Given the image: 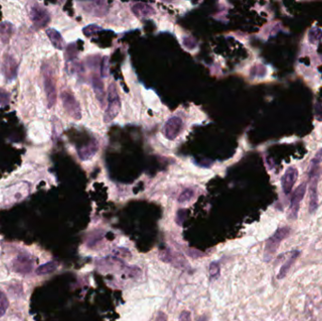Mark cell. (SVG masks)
Masks as SVG:
<instances>
[{"instance_id":"obj_1","label":"cell","mask_w":322,"mask_h":321,"mask_svg":"<svg viewBox=\"0 0 322 321\" xmlns=\"http://www.w3.org/2000/svg\"><path fill=\"white\" fill-rule=\"evenodd\" d=\"M27 11L28 17L36 28L46 27L50 21V14L48 10L38 2H28Z\"/></svg>"},{"instance_id":"obj_2","label":"cell","mask_w":322,"mask_h":321,"mask_svg":"<svg viewBox=\"0 0 322 321\" xmlns=\"http://www.w3.org/2000/svg\"><path fill=\"white\" fill-rule=\"evenodd\" d=\"M42 73H43L44 88L46 95L47 107L48 108H52L57 101V88H56V82L54 79L53 70L50 65L45 63L43 65Z\"/></svg>"},{"instance_id":"obj_3","label":"cell","mask_w":322,"mask_h":321,"mask_svg":"<svg viewBox=\"0 0 322 321\" xmlns=\"http://www.w3.org/2000/svg\"><path fill=\"white\" fill-rule=\"evenodd\" d=\"M290 233H291V229L289 227H282L279 228L277 231L268 239L266 242V246L264 250V260L266 262H268L269 260L272 259L279 249L281 242L286 240V238L290 235Z\"/></svg>"},{"instance_id":"obj_4","label":"cell","mask_w":322,"mask_h":321,"mask_svg":"<svg viewBox=\"0 0 322 321\" xmlns=\"http://www.w3.org/2000/svg\"><path fill=\"white\" fill-rule=\"evenodd\" d=\"M107 102L108 104L104 115V121L106 124L112 122L118 116L119 111L121 109V100L114 83H111L108 86Z\"/></svg>"},{"instance_id":"obj_5","label":"cell","mask_w":322,"mask_h":321,"mask_svg":"<svg viewBox=\"0 0 322 321\" xmlns=\"http://www.w3.org/2000/svg\"><path fill=\"white\" fill-rule=\"evenodd\" d=\"M61 98L63 102V108L65 109L67 114L77 121L80 120L82 117L80 106L77 98L74 96V94L68 90H63L61 93Z\"/></svg>"},{"instance_id":"obj_6","label":"cell","mask_w":322,"mask_h":321,"mask_svg":"<svg viewBox=\"0 0 322 321\" xmlns=\"http://www.w3.org/2000/svg\"><path fill=\"white\" fill-rule=\"evenodd\" d=\"M306 183L301 184L299 187H297L293 193V196L291 198L290 202V206H289V213H288V218L290 220H296L298 218L299 210H300V205L301 202L303 201L305 192H306Z\"/></svg>"},{"instance_id":"obj_7","label":"cell","mask_w":322,"mask_h":321,"mask_svg":"<svg viewBox=\"0 0 322 321\" xmlns=\"http://www.w3.org/2000/svg\"><path fill=\"white\" fill-rule=\"evenodd\" d=\"M183 131V121L180 117H170L163 128V133L170 141L175 140Z\"/></svg>"},{"instance_id":"obj_8","label":"cell","mask_w":322,"mask_h":321,"mask_svg":"<svg viewBox=\"0 0 322 321\" xmlns=\"http://www.w3.org/2000/svg\"><path fill=\"white\" fill-rule=\"evenodd\" d=\"M18 67L19 65L15 58L9 54H5L2 63V71L7 80L12 81L16 79Z\"/></svg>"},{"instance_id":"obj_9","label":"cell","mask_w":322,"mask_h":321,"mask_svg":"<svg viewBox=\"0 0 322 321\" xmlns=\"http://www.w3.org/2000/svg\"><path fill=\"white\" fill-rule=\"evenodd\" d=\"M159 256H160L161 261L170 263L176 268H185L188 266V262L186 261V259L184 258L181 254L171 251L170 249L161 250L159 253Z\"/></svg>"},{"instance_id":"obj_10","label":"cell","mask_w":322,"mask_h":321,"mask_svg":"<svg viewBox=\"0 0 322 321\" xmlns=\"http://www.w3.org/2000/svg\"><path fill=\"white\" fill-rule=\"evenodd\" d=\"M299 176V170L295 167H289L286 169L281 183L282 188L286 195H288L295 185L296 181Z\"/></svg>"},{"instance_id":"obj_11","label":"cell","mask_w":322,"mask_h":321,"mask_svg":"<svg viewBox=\"0 0 322 321\" xmlns=\"http://www.w3.org/2000/svg\"><path fill=\"white\" fill-rule=\"evenodd\" d=\"M33 268V261L28 255L21 254L13 261V269L21 274L29 273Z\"/></svg>"},{"instance_id":"obj_12","label":"cell","mask_w":322,"mask_h":321,"mask_svg":"<svg viewBox=\"0 0 322 321\" xmlns=\"http://www.w3.org/2000/svg\"><path fill=\"white\" fill-rule=\"evenodd\" d=\"M318 173L316 172L310 181L309 186V212L312 214L319 206V196H318Z\"/></svg>"},{"instance_id":"obj_13","label":"cell","mask_w":322,"mask_h":321,"mask_svg":"<svg viewBox=\"0 0 322 321\" xmlns=\"http://www.w3.org/2000/svg\"><path fill=\"white\" fill-rule=\"evenodd\" d=\"M84 9L96 17H103L107 13V3L104 1H94L85 3Z\"/></svg>"},{"instance_id":"obj_14","label":"cell","mask_w":322,"mask_h":321,"mask_svg":"<svg viewBox=\"0 0 322 321\" xmlns=\"http://www.w3.org/2000/svg\"><path fill=\"white\" fill-rule=\"evenodd\" d=\"M98 149V143L96 141H91L89 144L80 148L78 154L81 160H89L96 155Z\"/></svg>"},{"instance_id":"obj_15","label":"cell","mask_w":322,"mask_h":321,"mask_svg":"<svg viewBox=\"0 0 322 321\" xmlns=\"http://www.w3.org/2000/svg\"><path fill=\"white\" fill-rule=\"evenodd\" d=\"M131 10L139 18L150 17L156 13V10L152 6L146 3H135L131 7Z\"/></svg>"},{"instance_id":"obj_16","label":"cell","mask_w":322,"mask_h":321,"mask_svg":"<svg viewBox=\"0 0 322 321\" xmlns=\"http://www.w3.org/2000/svg\"><path fill=\"white\" fill-rule=\"evenodd\" d=\"M91 84L92 88L94 90V93L96 95V98L101 104V106H105V89H104V84L101 80V79L97 77L96 75L91 76Z\"/></svg>"},{"instance_id":"obj_17","label":"cell","mask_w":322,"mask_h":321,"mask_svg":"<svg viewBox=\"0 0 322 321\" xmlns=\"http://www.w3.org/2000/svg\"><path fill=\"white\" fill-rule=\"evenodd\" d=\"M300 254H301L300 250H293L290 252L289 257L285 262V264L282 266V268H280V271L278 272L277 279L281 280L287 275L291 266L294 264V262L300 256Z\"/></svg>"},{"instance_id":"obj_18","label":"cell","mask_w":322,"mask_h":321,"mask_svg":"<svg viewBox=\"0 0 322 321\" xmlns=\"http://www.w3.org/2000/svg\"><path fill=\"white\" fill-rule=\"evenodd\" d=\"M14 33V26L9 22L0 23V40L3 44L7 45Z\"/></svg>"},{"instance_id":"obj_19","label":"cell","mask_w":322,"mask_h":321,"mask_svg":"<svg viewBox=\"0 0 322 321\" xmlns=\"http://www.w3.org/2000/svg\"><path fill=\"white\" fill-rule=\"evenodd\" d=\"M45 32L54 47L59 50H63L65 43H64V40H63V36L61 35V33L54 28H47Z\"/></svg>"},{"instance_id":"obj_20","label":"cell","mask_w":322,"mask_h":321,"mask_svg":"<svg viewBox=\"0 0 322 321\" xmlns=\"http://www.w3.org/2000/svg\"><path fill=\"white\" fill-rule=\"evenodd\" d=\"M58 268V263L57 262H54V261H51V262H48V263H45L44 265L40 266L39 268H37L36 269V273L38 275H45V274H48V273H51L55 271L56 269Z\"/></svg>"},{"instance_id":"obj_21","label":"cell","mask_w":322,"mask_h":321,"mask_svg":"<svg viewBox=\"0 0 322 321\" xmlns=\"http://www.w3.org/2000/svg\"><path fill=\"white\" fill-rule=\"evenodd\" d=\"M322 38V30L320 27H313L309 30L308 40L311 44H316L320 42Z\"/></svg>"},{"instance_id":"obj_22","label":"cell","mask_w":322,"mask_h":321,"mask_svg":"<svg viewBox=\"0 0 322 321\" xmlns=\"http://www.w3.org/2000/svg\"><path fill=\"white\" fill-rule=\"evenodd\" d=\"M194 196V190L192 188H186L181 192L178 197V202L180 204H185L189 202Z\"/></svg>"},{"instance_id":"obj_23","label":"cell","mask_w":322,"mask_h":321,"mask_svg":"<svg viewBox=\"0 0 322 321\" xmlns=\"http://www.w3.org/2000/svg\"><path fill=\"white\" fill-rule=\"evenodd\" d=\"M8 307H9L8 298L0 290V318L5 315Z\"/></svg>"},{"instance_id":"obj_24","label":"cell","mask_w":322,"mask_h":321,"mask_svg":"<svg viewBox=\"0 0 322 321\" xmlns=\"http://www.w3.org/2000/svg\"><path fill=\"white\" fill-rule=\"evenodd\" d=\"M221 273V268H220V265L216 262H213L210 264L209 267V274H210V279L213 280H217Z\"/></svg>"},{"instance_id":"obj_25","label":"cell","mask_w":322,"mask_h":321,"mask_svg":"<svg viewBox=\"0 0 322 321\" xmlns=\"http://www.w3.org/2000/svg\"><path fill=\"white\" fill-rule=\"evenodd\" d=\"M52 126H53V137L54 139H57L60 137V135L62 133V124L60 122V120L56 117L52 118Z\"/></svg>"},{"instance_id":"obj_26","label":"cell","mask_w":322,"mask_h":321,"mask_svg":"<svg viewBox=\"0 0 322 321\" xmlns=\"http://www.w3.org/2000/svg\"><path fill=\"white\" fill-rule=\"evenodd\" d=\"M108 68H109V59L107 56L103 57L101 61V69H100V74L102 78H107L108 76Z\"/></svg>"},{"instance_id":"obj_27","label":"cell","mask_w":322,"mask_h":321,"mask_svg":"<svg viewBox=\"0 0 322 321\" xmlns=\"http://www.w3.org/2000/svg\"><path fill=\"white\" fill-rule=\"evenodd\" d=\"M9 101H10V94L9 91H7L3 88H0V106L5 107L9 105Z\"/></svg>"},{"instance_id":"obj_28","label":"cell","mask_w":322,"mask_h":321,"mask_svg":"<svg viewBox=\"0 0 322 321\" xmlns=\"http://www.w3.org/2000/svg\"><path fill=\"white\" fill-rule=\"evenodd\" d=\"M102 28L96 25H89L88 27L83 28V34L87 37H91V36L96 34Z\"/></svg>"},{"instance_id":"obj_29","label":"cell","mask_w":322,"mask_h":321,"mask_svg":"<svg viewBox=\"0 0 322 321\" xmlns=\"http://www.w3.org/2000/svg\"><path fill=\"white\" fill-rule=\"evenodd\" d=\"M183 43H184V45H185L188 49H189V50H191V49H193V48L196 47V43H195V41H194L193 39H191V38H184Z\"/></svg>"},{"instance_id":"obj_30","label":"cell","mask_w":322,"mask_h":321,"mask_svg":"<svg viewBox=\"0 0 322 321\" xmlns=\"http://www.w3.org/2000/svg\"><path fill=\"white\" fill-rule=\"evenodd\" d=\"M251 70H252V71H256L255 73H253V74H250L251 76H255V77H264V74L260 73V71H266V68H265L264 66H262V65H258V66L253 67Z\"/></svg>"},{"instance_id":"obj_31","label":"cell","mask_w":322,"mask_h":321,"mask_svg":"<svg viewBox=\"0 0 322 321\" xmlns=\"http://www.w3.org/2000/svg\"><path fill=\"white\" fill-rule=\"evenodd\" d=\"M322 148L319 151V152L317 153L316 155H315V157H314L313 160H312V163L313 164H315V165H318V164H320V163H322Z\"/></svg>"},{"instance_id":"obj_32","label":"cell","mask_w":322,"mask_h":321,"mask_svg":"<svg viewBox=\"0 0 322 321\" xmlns=\"http://www.w3.org/2000/svg\"><path fill=\"white\" fill-rule=\"evenodd\" d=\"M179 321H191V316L188 311H183L180 315Z\"/></svg>"},{"instance_id":"obj_33","label":"cell","mask_w":322,"mask_h":321,"mask_svg":"<svg viewBox=\"0 0 322 321\" xmlns=\"http://www.w3.org/2000/svg\"><path fill=\"white\" fill-rule=\"evenodd\" d=\"M167 320H168V318H167V315L165 313H159L158 318H157V321H167Z\"/></svg>"}]
</instances>
